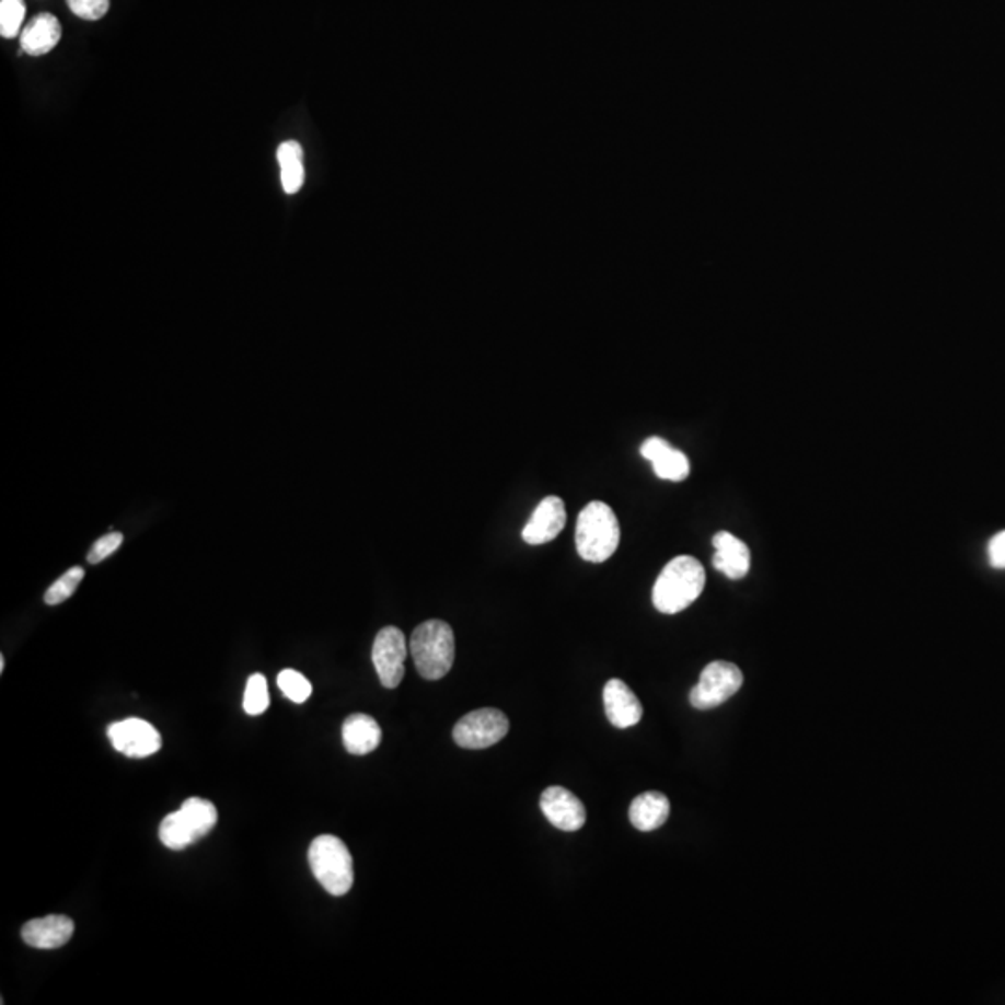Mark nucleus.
Returning <instances> with one entry per match:
<instances>
[{
  "mask_svg": "<svg viewBox=\"0 0 1005 1005\" xmlns=\"http://www.w3.org/2000/svg\"><path fill=\"white\" fill-rule=\"evenodd\" d=\"M706 585V570L695 557L680 555L667 563L654 590L651 602L659 613L677 614L698 600Z\"/></svg>",
  "mask_w": 1005,
  "mask_h": 1005,
  "instance_id": "1",
  "label": "nucleus"
},
{
  "mask_svg": "<svg viewBox=\"0 0 1005 1005\" xmlns=\"http://www.w3.org/2000/svg\"><path fill=\"white\" fill-rule=\"evenodd\" d=\"M621 544V525L608 503L590 501L577 518L576 547L587 563H605Z\"/></svg>",
  "mask_w": 1005,
  "mask_h": 1005,
  "instance_id": "2",
  "label": "nucleus"
},
{
  "mask_svg": "<svg viewBox=\"0 0 1005 1005\" xmlns=\"http://www.w3.org/2000/svg\"><path fill=\"white\" fill-rule=\"evenodd\" d=\"M409 654L425 680H441L454 663L453 627L443 621L419 624L409 637Z\"/></svg>",
  "mask_w": 1005,
  "mask_h": 1005,
  "instance_id": "3",
  "label": "nucleus"
},
{
  "mask_svg": "<svg viewBox=\"0 0 1005 1005\" xmlns=\"http://www.w3.org/2000/svg\"><path fill=\"white\" fill-rule=\"evenodd\" d=\"M310 868L319 885L332 896H345L354 885L353 855L343 840L332 834L315 838L310 845Z\"/></svg>",
  "mask_w": 1005,
  "mask_h": 1005,
  "instance_id": "4",
  "label": "nucleus"
},
{
  "mask_svg": "<svg viewBox=\"0 0 1005 1005\" xmlns=\"http://www.w3.org/2000/svg\"><path fill=\"white\" fill-rule=\"evenodd\" d=\"M217 823L218 810L211 800L193 797L186 799L177 812L162 819L159 836L168 850H186L207 836Z\"/></svg>",
  "mask_w": 1005,
  "mask_h": 1005,
  "instance_id": "5",
  "label": "nucleus"
},
{
  "mask_svg": "<svg viewBox=\"0 0 1005 1005\" xmlns=\"http://www.w3.org/2000/svg\"><path fill=\"white\" fill-rule=\"evenodd\" d=\"M743 685V672L738 665L714 661L702 670L701 680L691 689L689 702L696 709H714L732 698Z\"/></svg>",
  "mask_w": 1005,
  "mask_h": 1005,
  "instance_id": "6",
  "label": "nucleus"
},
{
  "mask_svg": "<svg viewBox=\"0 0 1005 1005\" xmlns=\"http://www.w3.org/2000/svg\"><path fill=\"white\" fill-rule=\"evenodd\" d=\"M507 733H509L507 715L494 707H483V709L470 712L457 723L453 739L462 749L481 751V749H488L492 744L499 743Z\"/></svg>",
  "mask_w": 1005,
  "mask_h": 1005,
  "instance_id": "7",
  "label": "nucleus"
},
{
  "mask_svg": "<svg viewBox=\"0 0 1005 1005\" xmlns=\"http://www.w3.org/2000/svg\"><path fill=\"white\" fill-rule=\"evenodd\" d=\"M408 650L406 637L398 627L380 629L372 645V665L384 688L395 689L403 682L404 661L408 658Z\"/></svg>",
  "mask_w": 1005,
  "mask_h": 1005,
  "instance_id": "8",
  "label": "nucleus"
},
{
  "mask_svg": "<svg viewBox=\"0 0 1005 1005\" xmlns=\"http://www.w3.org/2000/svg\"><path fill=\"white\" fill-rule=\"evenodd\" d=\"M108 739L116 751L129 758L153 756L161 751L162 738L155 726L143 719H125L108 726Z\"/></svg>",
  "mask_w": 1005,
  "mask_h": 1005,
  "instance_id": "9",
  "label": "nucleus"
},
{
  "mask_svg": "<svg viewBox=\"0 0 1005 1005\" xmlns=\"http://www.w3.org/2000/svg\"><path fill=\"white\" fill-rule=\"evenodd\" d=\"M540 810L558 831L576 832L587 821V810L570 789L552 786L540 797Z\"/></svg>",
  "mask_w": 1005,
  "mask_h": 1005,
  "instance_id": "10",
  "label": "nucleus"
},
{
  "mask_svg": "<svg viewBox=\"0 0 1005 1005\" xmlns=\"http://www.w3.org/2000/svg\"><path fill=\"white\" fill-rule=\"evenodd\" d=\"M565 525V501L557 496L544 497L525 523L521 536L531 546H540L557 539Z\"/></svg>",
  "mask_w": 1005,
  "mask_h": 1005,
  "instance_id": "11",
  "label": "nucleus"
},
{
  "mask_svg": "<svg viewBox=\"0 0 1005 1005\" xmlns=\"http://www.w3.org/2000/svg\"><path fill=\"white\" fill-rule=\"evenodd\" d=\"M603 707L609 723L614 728H632L643 719V706L639 698L622 680H609L603 688Z\"/></svg>",
  "mask_w": 1005,
  "mask_h": 1005,
  "instance_id": "12",
  "label": "nucleus"
},
{
  "mask_svg": "<svg viewBox=\"0 0 1005 1005\" xmlns=\"http://www.w3.org/2000/svg\"><path fill=\"white\" fill-rule=\"evenodd\" d=\"M73 920L63 914H53V916L26 922L21 929V937L32 948L56 949L66 946L73 937Z\"/></svg>",
  "mask_w": 1005,
  "mask_h": 1005,
  "instance_id": "13",
  "label": "nucleus"
},
{
  "mask_svg": "<svg viewBox=\"0 0 1005 1005\" xmlns=\"http://www.w3.org/2000/svg\"><path fill=\"white\" fill-rule=\"evenodd\" d=\"M640 454L648 462H651L656 475L659 478H665V481L680 483V481H685L689 472H691L688 457L682 451L674 449V447H670L669 441H665L663 438H658V436L648 438L643 443Z\"/></svg>",
  "mask_w": 1005,
  "mask_h": 1005,
  "instance_id": "14",
  "label": "nucleus"
},
{
  "mask_svg": "<svg viewBox=\"0 0 1005 1005\" xmlns=\"http://www.w3.org/2000/svg\"><path fill=\"white\" fill-rule=\"evenodd\" d=\"M714 547L715 570L725 574L728 579H741L749 574L751 550L747 547L743 540H739L728 531H720L714 536Z\"/></svg>",
  "mask_w": 1005,
  "mask_h": 1005,
  "instance_id": "15",
  "label": "nucleus"
},
{
  "mask_svg": "<svg viewBox=\"0 0 1005 1005\" xmlns=\"http://www.w3.org/2000/svg\"><path fill=\"white\" fill-rule=\"evenodd\" d=\"M343 744L354 756H366L379 749L382 741V728L371 715H348L343 723Z\"/></svg>",
  "mask_w": 1005,
  "mask_h": 1005,
  "instance_id": "16",
  "label": "nucleus"
},
{
  "mask_svg": "<svg viewBox=\"0 0 1005 1005\" xmlns=\"http://www.w3.org/2000/svg\"><path fill=\"white\" fill-rule=\"evenodd\" d=\"M62 37L60 21L53 13H42L32 19L21 34V49L26 55L42 56L55 49Z\"/></svg>",
  "mask_w": 1005,
  "mask_h": 1005,
  "instance_id": "17",
  "label": "nucleus"
},
{
  "mask_svg": "<svg viewBox=\"0 0 1005 1005\" xmlns=\"http://www.w3.org/2000/svg\"><path fill=\"white\" fill-rule=\"evenodd\" d=\"M670 802L659 792H646L635 797L629 807V821L640 832H651L669 819Z\"/></svg>",
  "mask_w": 1005,
  "mask_h": 1005,
  "instance_id": "18",
  "label": "nucleus"
},
{
  "mask_svg": "<svg viewBox=\"0 0 1005 1005\" xmlns=\"http://www.w3.org/2000/svg\"><path fill=\"white\" fill-rule=\"evenodd\" d=\"M281 168V186L287 194H297L304 185V149L294 140H287L278 148Z\"/></svg>",
  "mask_w": 1005,
  "mask_h": 1005,
  "instance_id": "19",
  "label": "nucleus"
},
{
  "mask_svg": "<svg viewBox=\"0 0 1005 1005\" xmlns=\"http://www.w3.org/2000/svg\"><path fill=\"white\" fill-rule=\"evenodd\" d=\"M268 704H270V696H268L267 678L263 674H252L244 689V701H242L244 712L249 715L265 714Z\"/></svg>",
  "mask_w": 1005,
  "mask_h": 1005,
  "instance_id": "20",
  "label": "nucleus"
},
{
  "mask_svg": "<svg viewBox=\"0 0 1005 1005\" xmlns=\"http://www.w3.org/2000/svg\"><path fill=\"white\" fill-rule=\"evenodd\" d=\"M278 688L286 698L294 702V704H304L308 698L311 696L310 680L302 677L298 670L286 669L281 670L278 674Z\"/></svg>",
  "mask_w": 1005,
  "mask_h": 1005,
  "instance_id": "21",
  "label": "nucleus"
},
{
  "mask_svg": "<svg viewBox=\"0 0 1005 1005\" xmlns=\"http://www.w3.org/2000/svg\"><path fill=\"white\" fill-rule=\"evenodd\" d=\"M82 579H84V568L73 566L56 584L50 585L47 592H45V603L47 605H58V603L66 602L74 594V590L81 585Z\"/></svg>",
  "mask_w": 1005,
  "mask_h": 1005,
  "instance_id": "22",
  "label": "nucleus"
},
{
  "mask_svg": "<svg viewBox=\"0 0 1005 1005\" xmlns=\"http://www.w3.org/2000/svg\"><path fill=\"white\" fill-rule=\"evenodd\" d=\"M26 7L23 0H2L0 2V34L2 37H15L25 21Z\"/></svg>",
  "mask_w": 1005,
  "mask_h": 1005,
  "instance_id": "23",
  "label": "nucleus"
},
{
  "mask_svg": "<svg viewBox=\"0 0 1005 1005\" xmlns=\"http://www.w3.org/2000/svg\"><path fill=\"white\" fill-rule=\"evenodd\" d=\"M66 2L77 18L86 19V21L105 18L111 8V0H66Z\"/></svg>",
  "mask_w": 1005,
  "mask_h": 1005,
  "instance_id": "24",
  "label": "nucleus"
},
{
  "mask_svg": "<svg viewBox=\"0 0 1005 1005\" xmlns=\"http://www.w3.org/2000/svg\"><path fill=\"white\" fill-rule=\"evenodd\" d=\"M122 544H124V534H105L103 539L97 540V542L93 544L92 550H90V553H88V563H90V565H97V563H103L106 557H111L112 553L118 552Z\"/></svg>",
  "mask_w": 1005,
  "mask_h": 1005,
  "instance_id": "25",
  "label": "nucleus"
},
{
  "mask_svg": "<svg viewBox=\"0 0 1005 1005\" xmlns=\"http://www.w3.org/2000/svg\"><path fill=\"white\" fill-rule=\"evenodd\" d=\"M989 561L994 568H1005V531L989 542Z\"/></svg>",
  "mask_w": 1005,
  "mask_h": 1005,
  "instance_id": "26",
  "label": "nucleus"
},
{
  "mask_svg": "<svg viewBox=\"0 0 1005 1005\" xmlns=\"http://www.w3.org/2000/svg\"><path fill=\"white\" fill-rule=\"evenodd\" d=\"M4 665H7V663H4V658H0V672H2V670H4Z\"/></svg>",
  "mask_w": 1005,
  "mask_h": 1005,
  "instance_id": "27",
  "label": "nucleus"
}]
</instances>
